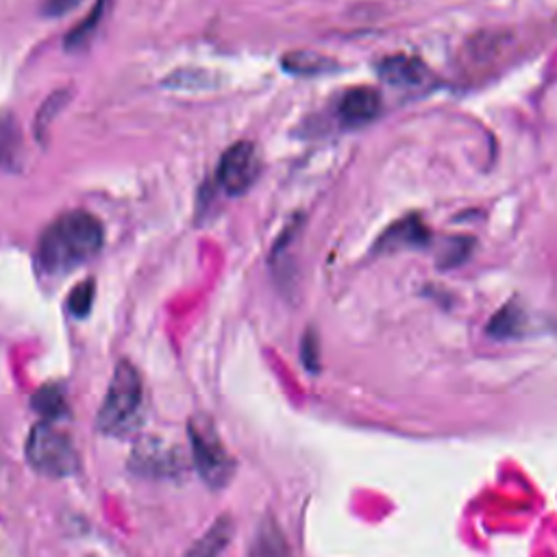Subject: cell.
<instances>
[{
    "instance_id": "obj_5",
    "label": "cell",
    "mask_w": 557,
    "mask_h": 557,
    "mask_svg": "<svg viewBox=\"0 0 557 557\" xmlns=\"http://www.w3.org/2000/svg\"><path fill=\"white\" fill-rule=\"evenodd\" d=\"M261 172V154L252 141H237L224 150L218 163V183L231 194H244Z\"/></svg>"
},
{
    "instance_id": "obj_7",
    "label": "cell",
    "mask_w": 557,
    "mask_h": 557,
    "mask_svg": "<svg viewBox=\"0 0 557 557\" xmlns=\"http://www.w3.org/2000/svg\"><path fill=\"white\" fill-rule=\"evenodd\" d=\"M379 74L383 76V81L396 87H420L429 81V67L420 59L407 54H394L383 59L379 63Z\"/></svg>"
},
{
    "instance_id": "obj_13",
    "label": "cell",
    "mask_w": 557,
    "mask_h": 557,
    "mask_svg": "<svg viewBox=\"0 0 557 557\" xmlns=\"http://www.w3.org/2000/svg\"><path fill=\"white\" fill-rule=\"evenodd\" d=\"M94 296H96V283L94 278L81 281L78 285L72 287L70 296H67V309L74 318H85L91 311L94 305Z\"/></svg>"
},
{
    "instance_id": "obj_3",
    "label": "cell",
    "mask_w": 557,
    "mask_h": 557,
    "mask_svg": "<svg viewBox=\"0 0 557 557\" xmlns=\"http://www.w3.org/2000/svg\"><path fill=\"white\" fill-rule=\"evenodd\" d=\"M26 459L39 474L70 476L78 470V453L72 437L50 420L37 422L26 440Z\"/></svg>"
},
{
    "instance_id": "obj_11",
    "label": "cell",
    "mask_w": 557,
    "mask_h": 557,
    "mask_svg": "<svg viewBox=\"0 0 557 557\" xmlns=\"http://www.w3.org/2000/svg\"><path fill=\"white\" fill-rule=\"evenodd\" d=\"M231 533H233L231 520H228V518H220V520L196 542V546L189 548V553H191V555H215V553L224 550V546H226L228 540H231Z\"/></svg>"
},
{
    "instance_id": "obj_6",
    "label": "cell",
    "mask_w": 557,
    "mask_h": 557,
    "mask_svg": "<svg viewBox=\"0 0 557 557\" xmlns=\"http://www.w3.org/2000/svg\"><path fill=\"white\" fill-rule=\"evenodd\" d=\"M337 113L346 124H368L381 113V96L372 87H352L342 94Z\"/></svg>"
},
{
    "instance_id": "obj_12",
    "label": "cell",
    "mask_w": 557,
    "mask_h": 557,
    "mask_svg": "<svg viewBox=\"0 0 557 557\" xmlns=\"http://www.w3.org/2000/svg\"><path fill=\"white\" fill-rule=\"evenodd\" d=\"M107 7H109V0H98L94 4V9L89 11V15L72 33H67V37H65V48L67 50H76V48H81L89 41V37L96 33Z\"/></svg>"
},
{
    "instance_id": "obj_15",
    "label": "cell",
    "mask_w": 557,
    "mask_h": 557,
    "mask_svg": "<svg viewBox=\"0 0 557 557\" xmlns=\"http://www.w3.org/2000/svg\"><path fill=\"white\" fill-rule=\"evenodd\" d=\"M285 67L289 72H298V74H311V72L324 70V59L315 57L311 52H296V54L285 57Z\"/></svg>"
},
{
    "instance_id": "obj_8",
    "label": "cell",
    "mask_w": 557,
    "mask_h": 557,
    "mask_svg": "<svg viewBox=\"0 0 557 557\" xmlns=\"http://www.w3.org/2000/svg\"><path fill=\"white\" fill-rule=\"evenodd\" d=\"M22 154V137L15 117L9 111H0V163L17 168Z\"/></svg>"
},
{
    "instance_id": "obj_17",
    "label": "cell",
    "mask_w": 557,
    "mask_h": 557,
    "mask_svg": "<svg viewBox=\"0 0 557 557\" xmlns=\"http://www.w3.org/2000/svg\"><path fill=\"white\" fill-rule=\"evenodd\" d=\"M81 0H44L41 4V13L50 15V17H59L63 13H67L70 9H74Z\"/></svg>"
},
{
    "instance_id": "obj_2",
    "label": "cell",
    "mask_w": 557,
    "mask_h": 557,
    "mask_svg": "<svg viewBox=\"0 0 557 557\" xmlns=\"http://www.w3.org/2000/svg\"><path fill=\"white\" fill-rule=\"evenodd\" d=\"M144 400L141 376L131 361H120L107 387L98 411V431L104 435H122L135 429Z\"/></svg>"
},
{
    "instance_id": "obj_14",
    "label": "cell",
    "mask_w": 557,
    "mask_h": 557,
    "mask_svg": "<svg viewBox=\"0 0 557 557\" xmlns=\"http://www.w3.org/2000/svg\"><path fill=\"white\" fill-rule=\"evenodd\" d=\"M520 320H522V313H520V311L513 307V302H511V305H507L505 309H500V311L492 318L487 331H490L492 335H496V337H509V335H513V333L520 329Z\"/></svg>"
},
{
    "instance_id": "obj_10",
    "label": "cell",
    "mask_w": 557,
    "mask_h": 557,
    "mask_svg": "<svg viewBox=\"0 0 557 557\" xmlns=\"http://www.w3.org/2000/svg\"><path fill=\"white\" fill-rule=\"evenodd\" d=\"M33 409L37 413H41L46 420H57L61 416L67 413V405H65V392L61 385H44L41 389H37V394H33Z\"/></svg>"
},
{
    "instance_id": "obj_9",
    "label": "cell",
    "mask_w": 557,
    "mask_h": 557,
    "mask_svg": "<svg viewBox=\"0 0 557 557\" xmlns=\"http://www.w3.org/2000/svg\"><path fill=\"white\" fill-rule=\"evenodd\" d=\"M426 231L416 218H407L396 222L387 228V233L379 239V248H398V246H413L426 242Z\"/></svg>"
},
{
    "instance_id": "obj_4",
    "label": "cell",
    "mask_w": 557,
    "mask_h": 557,
    "mask_svg": "<svg viewBox=\"0 0 557 557\" xmlns=\"http://www.w3.org/2000/svg\"><path fill=\"white\" fill-rule=\"evenodd\" d=\"M189 444H191V457L194 463L205 479L207 485L211 487H222L231 481L235 463L224 448L218 431L213 429L211 420L202 416H194L189 420Z\"/></svg>"
},
{
    "instance_id": "obj_16",
    "label": "cell",
    "mask_w": 557,
    "mask_h": 557,
    "mask_svg": "<svg viewBox=\"0 0 557 557\" xmlns=\"http://www.w3.org/2000/svg\"><path fill=\"white\" fill-rule=\"evenodd\" d=\"M63 100H65V91H59V94H54V96L41 107V111H39V115H37V124H35L37 135L41 137V141H44V128L50 124V120L54 117V113L61 109Z\"/></svg>"
},
{
    "instance_id": "obj_1",
    "label": "cell",
    "mask_w": 557,
    "mask_h": 557,
    "mask_svg": "<svg viewBox=\"0 0 557 557\" xmlns=\"http://www.w3.org/2000/svg\"><path fill=\"white\" fill-rule=\"evenodd\" d=\"M104 242L102 224L83 209L61 213L52 220L37 244V268L44 274L61 276L91 259Z\"/></svg>"
}]
</instances>
